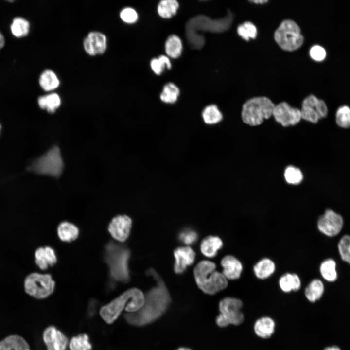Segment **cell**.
<instances>
[{
	"label": "cell",
	"mask_w": 350,
	"mask_h": 350,
	"mask_svg": "<svg viewBox=\"0 0 350 350\" xmlns=\"http://www.w3.org/2000/svg\"><path fill=\"white\" fill-rule=\"evenodd\" d=\"M148 274L156 281L157 286L144 295V303L139 310L123 314L125 321L133 326H143L154 322L163 315L171 302L168 290L158 275L152 269Z\"/></svg>",
	"instance_id": "6da1fadb"
},
{
	"label": "cell",
	"mask_w": 350,
	"mask_h": 350,
	"mask_svg": "<svg viewBox=\"0 0 350 350\" xmlns=\"http://www.w3.org/2000/svg\"><path fill=\"white\" fill-rule=\"evenodd\" d=\"M144 295L139 289L132 288L124 291L109 303L102 306L99 315L107 324H113L123 311L132 313L143 305Z\"/></svg>",
	"instance_id": "7a4b0ae2"
},
{
	"label": "cell",
	"mask_w": 350,
	"mask_h": 350,
	"mask_svg": "<svg viewBox=\"0 0 350 350\" xmlns=\"http://www.w3.org/2000/svg\"><path fill=\"white\" fill-rule=\"evenodd\" d=\"M194 276L198 287L208 295L215 294L228 285V280L216 270V264L210 261L200 262L194 269Z\"/></svg>",
	"instance_id": "3957f363"
},
{
	"label": "cell",
	"mask_w": 350,
	"mask_h": 350,
	"mask_svg": "<svg viewBox=\"0 0 350 350\" xmlns=\"http://www.w3.org/2000/svg\"><path fill=\"white\" fill-rule=\"evenodd\" d=\"M275 104L268 98L258 96L251 98L243 105L241 117L243 122L250 126L261 124L273 114Z\"/></svg>",
	"instance_id": "277c9868"
},
{
	"label": "cell",
	"mask_w": 350,
	"mask_h": 350,
	"mask_svg": "<svg viewBox=\"0 0 350 350\" xmlns=\"http://www.w3.org/2000/svg\"><path fill=\"white\" fill-rule=\"evenodd\" d=\"M233 19L230 12L224 18L212 19L208 16L201 15L191 18L185 26L186 36L188 42L190 41L197 31H209L213 33L222 32L230 27Z\"/></svg>",
	"instance_id": "5b68a950"
},
{
	"label": "cell",
	"mask_w": 350,
	"mask_h": 350,
	"mask_svg": "<svg viewBox=\"0 0 350 350\" xmlns=\"http://www.w3.org/2000/svg\"><path fill=\"white\" fill-rule=\"evenodd\" d=\"M274 37L279 47L286 51L299 49L304 39L299 26L291 19H285L281 22L275 31Z\"/></svg>",
	"instance_id": "8992f818"
},
{
	"label": "cell",
	"mask_w": 350,
	"mask_h": 350,
	"mask_svg": "<svg viewBox=\"0 0 350 350\" xmlns=\"http://www.w3.org/2000/svg\"><path fill=\"white\" fill-rule=\"evenodd\" d=\"M106 261L109 266L112 277L116 280L126 282L129 280L128 262L130 252L128 249L108 245Z\"/></svg>",
	"instance_id": "52a82bcc"
},
{
	"label": "cell",
	"mask_w": 350,
	"mask_h": 350,
	"mask_svg": "<svg viewBox=\"0 0 350 350\" xmlns=\"http://www.w3.org/2000/svg\"><path fill=\"white\" fill-rule=\"evenodd\" d=\"M55 282L49 274L35 272L25 279L24 287L29 296L38 299H45L54 292Z\"/></svg>",
	"instance_id": "ba28073f"
},
{
	"label": "cell",
	"mask_w": 350,
	"mask_h": 350,
	"mask_svg": "<svg viewBox=\"0 0 350 350\" xmlns=\"http://www.w3.org/2000/svg\"><path fill=\"white\" fill-rule=\"evenodd\" d=\"M63 167L59 148L53 146L32 163L31 169L37 174L57 177L61 175Z\"/></svg>",
	"instance_id": "9c48e42d"
},
{
	"label": "cell",
	"mask_w": 350,
	"mask_h": 350,
	"mask_svg": "<svg viewBox=\"0 0 350 350\" xmlns=\"http://www.w3.org/2000/svg\"><path fill=\"white\" fill-rule=\"evenodd\" d=\"M242 301L237 298L228 297L222 299L219 303V310L228 321L229 325L238 326L244 320V315L241 311Z\"/></svg>",
	"instance_id": "30bf717a"
},
{
	"label": "cell",
	"mask_w": 350,
	"mask_h": 350,
	"mask_svg": "<svg viewBox=\"0 0 350 350\" xmlns=\"http://www.w3.org/2000/svg\"><path fill=\"white\" fill-rule=\"evenodd\" d=\"M317 228L324 235L333 237L338 234L342 229L343 219L331 209L325 210L317 221Z\"/></svg>",
	"instance_id": "8fae6325"
},
{
	"label": "cell",
	"mask_w": 350,
	"mask_h": 350,
	"mask_svg": "<svg viewBox=\"0 0 350 350\" xmlns=\"http://www.w3.org/2000/svg\"><path fill=\"white\" fill-rule=\"evenodd\" d=\"M272 116L283 127L295 125L302 119L300 109L291 107L285 102L275 105Z\"/></svg>",
	"instance_id": "7c38bea8"
},
{
	"label": "cell",
	"mask_w": 350,
	"mask_h": 350,
	"mask_svg": "<svg viewBox=\"0 0 350 350\" xmlns=\"http://www.w3.org/2000/svg\"><path fill=\"white\" fill-rule=\"evenodd\" d=\"M132 223V220L129 216L119 215L112 219L109 224L108 230L114 239L123 242L129 235Z\"/></svg>",
	"instance_id": "4fadbf2b"
},
{
	"label": "cell",
	"mask_w": 350,
	"mask_h": 350,
	"mask_svg": "<svg viewBox=\"0 0 350 350\" xmlns=\"http://www.w3.org/2000/svg\"><path fill=\"white\" fill-rule=\"evenodd\" d=\"M42 338L47 350H66L69 344L67 336L52 325L44 330Z\"/></svg>",
	"instance_id": "5bb4252c"
},
{
	"label": "cell",
	"mask_w": 350,
	"mask_h": 350,
	"mask_svg": "<svg viewBox=\"0 0 350 350\" xmlns=\"http://www.w3.org/2000/svg\"><path fill=\"white\" fill-rule=\"evenodd\" d=\"M83 46L86 52L90 55L102 54L107 48L106 37L102 33L91 32L85 38Z\"/></svg>",
	"instance_id": "9a60e30c"
},
{
	"label": "cell",
	"mask_w": 350,
	"mask_h": 350,
	"mask_svg": "<svg viewBox=\"0 0 350 350\" xmlns=\"http://www.w3.org/2000/svg\"><path fill=\"white\" fill-rule=\"evenodd\" d=\"M174 255L175 258L174 270L177 274L184 272L187 267L192 264L195 260V252L188 246L176 248Z\"/></svg>",
	"instance_id": "2e32d148"
},
{
	"label": "cell",
	"mask_w": 350,
	"mask_h": 350,
	"mask_svg": "<svg viewBox=\"0 0 350 350\" xmlns=\"http://www.w3.org/2000/svg\"><path fill=\"white\" fill-rule=\"evenodd\" d=\"M223 267L222 273L230 280L239 279L243 271V265L241 262L235 257L228 255L225 256L221 261Z\"/></svg>",
	"instance_id": "e0dca14e"
},
{
	"label": "cell",
	"mask_w": 350,
	"mask_h": 350,
	"mask_svg": "<svg viewBox=\"0 0 350 350\" xmlns=\"http://www.w3.org/2000/svg\"><path fill=\"white\" fill-rule=\"evenodd\" d=\"M35 263L42 270L54 265L57 261L54 250L50 246L38 248L35 253Z\"/></svg>",
	"instance_id": "ac0fdd59"
},
{
	"label": "cell",
	"mask_w": 350,
	"mask_h": 350,
	"mask_svg": "<svg viewBox=\"0 0 350 350\" xmlns=\"http://www.w3.org/2000/svg\"><path fill=\"white\" fill-rule=\"evenodd\" d=\"M276 323L274 320L267 316L257 319L253 326L255 334L262 339L270 338L274 333Z\"/></svg>",
	"instance_id": "d6986e66"
},
{
	"label": "cell",
	"mask_w": 350,
	"mask_h": 350,
	"mask_svg": "<svg viewBox=\"0 0 350 350\" xmlns=\"http://www.w3.org/2000/svg\"><path fill=\"white\" fill-rule=\"evenodd\" d=\"M0 350H31L30 345L22 336L13 334L0 341Z\"/></svg>",
	"instance_id": "ffe728a7"
},
{
	"label": "cell",
	"mask_w": 350,
	"mask_h": 350,
	"mask_svg": "<svg viewBox=\"0 0 350 350\" xmlns=\"http://www.w3.org/2000/svg\"><path fill=\"white\" fill-rule=\"evenodd\" d=\"M223 242L218 236H209L204 238L200 245L202 253L206 257H215L223 246Z\"/></svg>",
	"instance_id": "44dd1931"
},
{
	"label": "cell",
	"mask_w": 350,
	"mask_h": 350,
	"mask_svg": "<svg viewBox=\"0 0 350 350\" xmlns=\"http://www.w3.org/2000/svg\"><path fill=\"white\" fill-rule=\"evenodd\" d=\"M275 269V263L268 258L260 260L253 266L255 276L261 280L269 278L274 273Z\"/></svg>",
	"instance_id": "7402d4cb"
},
{
	"label": "cell",
	"mask_w": 350,
	"mask_h": 350,
	"mask_svg": "<svg viewBox=\"0 0 350 350\" xmlns=\"http://www.w3.org/2000/svg\"><path fill=\"white\" fill-rule=\"evenodd\" d=\"M279 284L280 289L285 293L298 291L301 287V282L299 277L295 273H286L279 279Z\"/></svg>",
	"instance_id": "603a6c76"
},
{
	"label": "cell",
	"mask_w": 350,
	"mask_h": 350,
	"mask_svg": "<svg viewBox=\"0 0 350 350\" xmlns=\"http://www.w3.org/2000/svg\"><path fill=\"white\" fill-rule=\"evenodd\" d=\"M57 234L63 242H70L75 240L79 235V229L76 226L68 221H63L57 228Z\"/></svg>",
	"instance_id": "cb8c5ba5"
},
{
	"label": "cell",
	"mask_w": 350,
	"mask_h": 350,
	"mask_svg": "<svg viewBox=\"0 0 350 350\" xmlns=\"http://www.w3.org/2000/svg\"><path fill=\"white\" fill-rule=\"evenodd\" d=\"M201 118L204 124L214 125L220 122L223 120V114L216 105L211 104L206 106L201 112Z\"/></svg>",
	"instance_id": "d4e9b609"
},
{
	"label": "cell",
	"mask_w": 350,
	"mask_h": 350,
	"mask_svg": "<svg viewBox=\"0 0 350 350\" xmlns=\"http://www.w3.org/2000/svg\"><path fill=\"white\" fill-rule=\"evenodd\" d=\"M324 292L323 282L319 279H315L305 288L304 295L309 302L314 303L321 298Z\"/></svg>",
	"instance_id": "484cf974"
},
{
	"label": "cell",
	"mask_w": 350,
	"mask_h": 350,
	"mask_svg": "<svg viewBox=\"0 0 350 350\" xmlns=\"http://www.w3.org/2000/svg\"><path fill=\"white\" fill-rule=\"evenodd\" d=\"M39 83L43 89L46 91L57 88L60 81L56 74L51 70H46L40 75Z\"/></svg>",
	"instance_id": "4316f807"
},
{
	"label": "cell",
	"mask_w": 350,
	"mask_h": 350,
	"mask_svg": "<svg viewBox=\"0 0 350 350\" xmlns=\"http://www.w3.org/2000/svg\"><path fill=\"white\" fill-rule=\"evenodd\" d=\"M38 103L42 109H45L49 112L53 113L61 105L59 96L55 93H50L38 98Z\"/></svg>",
	"instance_id": "83f0119b"
},
{
	"label": "cell",
	"mask_w": 350,
	"mask_h": 350,
	"mask_svg": "<svg viewBox=\"0 0 350 350\" xmlns=\"http://www.w3.org/2000/svg\"><path fill=\"white\" fill-rule=\"evenodd\" d=\"M165 50L169 57L172 58L178 57L182 51V44L180 38L175 35L169 36L165 42Z\"/></svg>",
	"instance_id": "f1b7e54d"
},
{
	"label": "cell",
	"mask_w": 350,
	"mask_h": 350,
	"mask_svg": "<svg viewBox=\"0 0 350 350\" xmlns=\"http://www.w3.org/2000/svg\"><path fill=\"white\" fill-rule=\"evenodd\" d=\"M336 263L332 259H327L321 263L319 267L322 277L329 282H333L337 279Z\"/></svg>",
	"instance_id": "f546056e"
},
{
	"label": "cell",
	"mask_w": 350,
	"mask_h": 350,
	"mask_svg": "<svg viewBox=\"0 0 350 350\" xmlns=\"http://www.w3.org/2000/svg\"><path fill=\"white\" fill-rule=\"evenodd\" d=\"M179 7L178 2L175 0H163L158 6V13L162 18H169L175 15Z\"/></svg>",
	"instance_id": "4dcf8cb0"
},
{
	"label": "cell",
	"mask_w": 350,
	"mask_h": 350,
	"mask_svg": "<svg viewBox=\"0 0 350 350\" xmlns=\"http://www.w3.org/2000/svg\"><path fill=\"white\" fill-rule=\"evenodd\" d=\"M179 93L178 88L175 84L169 83L164 86L160 99L165 104H173L177 101Z\"/></svg>",
	"instance_id": "1f68e13d"
},
{
	"label": "cell",
	"mask_w": 350,
	"mask_h": 350,
	"mask_svg": "<svg viewBox=\"0 0 350 350\" xmlns=\"http://www.w3.org/2000/svg\"><path fill=\"white\" fill-rule=\"evenodd\" d=\"M70 350H91L92 345L86 333H80L71 337L69 342Z\"/></svg>",
	"instance_id": "d6a6232c"
},
{
	"label": "cell",
	"mask_w": 350,
	"mask_h": 350,
	"mask_svg": "<svg viewBox=\"0 0 350 350\" xmlns=\"http://www.w3.org/2000/svg\"><path fill=\"white\" fill-rule=\"evenodd\" d=\"M13 35L17 37L26 36L30 29L29 22L21 17L15 18L10 26Z\"/></svg>",
	"instance_id": "836d02e7"
},
{
	"label": "cell",
	"mask_w": 350,
	"mask_h": 350,
	"mask_svg": "<svg viewBox=\"0 0 350 350\" xmlns=\"http://www.w3.org/2000/svg\"><path fill=\"white\" fill-rule=\"evenodd\" d=\"M335 120L339 127L344 129L350 128V106L346 105L339 106L335 112Z\"/></svg>",
	"instance_id": "e575fe53"
},
{
	"label": "cell",
	"mask_w": 350,
	"mask_h": 350,
	"mask_svg": "<svg viewBox=\"0 0 350 350\" xmlns=\"http://www.w3.org/2000/svg\"><path fill=\"white\" fill-rule=\"evenodd\" d=\"M237 33L243 39L248 41L250 39L256 38L257 35V29L253 23L250 21H245L238 26Z\"/></svg>",
	"instance_id": "d590c367"
},
{
	"label": "cell",
	"mask_w": 350,
	"mask_h": 350,
	"mask_svg": "<svg viewBox=\"0 0 350 350\" xmlns=\"http://www.w3.org/2000/svg\"><path fill=\"white\" fill-rule=\"evenodd\" d=\"M284 176L286 182L293 185L299 184L303 178L301 170L293 166H288L285 169Z\"/></svg>",
	"instance_id": "8d00e7d4"
},
{
	"label": "cell",
	"mask_w": 350,
	"mask_h": 350,
	"mask_svg": "<svg viewBox=\"0 0 350 350\" xmlns=\"http://www.w3.org/2000/svg\"><path fill=\"white\" fill-rule=\"evenodd\" d=\"M150 66L153 72L160 75L165 68L168 69L171 68V64L169 58L164 55L159 56L158 58H153L150 62Z\"/></svg>",
	"instance_id": "74e56055"
},
{
	"label": "cell",
	"mask_w": 350,
	"mask_h": 350,
	"mask_svg": "<svg viewBox=\"0 0 350 350\" xmlns=\"http://www.w3.org/2000/svg\"><path fill=\"white\" fill-rule=\"evenodd\" d=\"M338 248L341 259L350 264V236L345 235L340 239Z\"/></svg>",
	"instance_id": "f35d334b"
},
{
	"label": "cell",
	"mask_w": 350,
	"mask_h": 350,
	"mask_svg": "<svg viewBox=\"0 0 350 350\" xmlns=\"http://www.w3.org/2000/svg\"><path fill=\"white\" fill-rule=\"evenodd\" d=\"M309 55L314 61L321 62L326 59L327 52L324 47L318 44H315L310 48Z\"/></svg>",
	"instance_id": "ab89813d"
},
{
	"label": "cell",
	"mask_w": 350,
	"mask_h": 350,
	"mask_svg": "<svg viewBox=\"0 0 350 350\" xmlns=\"http://www.w3.org/2000/svg\"><path fill=\"white\" fill-rule=\"evenodd\" d=\"M315 107L301 106L300 109L301 119L313 123H316L320 119Z\"/></svg>",
	"instance_id": "60d3db41"
},
{
	"label": "cell",
	"mask_w": 350,
	"mask_h": 350,
	"mask_svg": "<svg viewBox=\"0 0 350 350\" xmlns=\"http://www.w3.org/2000/svg\"><path fill=\"white\" fill-rule=\"evenodd\" d=\"M198 238L197 233L191 229L183 230L179 235V240L183 243L190 245L194 243Z\"/></svg>",
	"instance_id": "b9f144b4"
},
{
	"label": "cell",
	"mask_w": 350,
	"mask_h": 350,
	"mask_svg": "<svg viewBox=\"0 0 350 350\" xmlns=\"http://www.w3.org/2000/svg\"><path fill=\"white\" fill-rule=\"evenodd\" d=\"M120 16L121 19L127 23H133L138 19L137 12L130 7H127L122 9L120 13Z\"/></svg>",
	"instance_id": "7bdbcfd3"
},
{
	"label": "cell",
	"mask_w": 350,
	"mask_h": 350,
	"mask_svg": "<svg viewBox=\"0 0 350 350\" xmlns=\"http://www.w3.org/2000/svg\"><path fill=\"white\" fill-rule=\"evenodd\" d=\"M315 110L320 119L325 118L328 114V108L325 102L319 99L315 107Z\"/></svg>",
	"instance_id": "ee69618b"
},
{
	"label": "cell",
	"mask_w": 350,
	"mask_h": 350,
	"mask_svg": "<svg viewBox=\"0 0 350 350\" xmlns=\"http://www.w3.org/2000/svg\"><path fill=\"white\" fill-rule=\"evenodd\" d=\"M216 323L220 327H226L229 325L228 320L221 314H219L216 318Z\"/></svg>",
	"instance_id": "f6af8a7d"
},
{
	"label": "cell",
	"mask_w": 350,
	"mask_h": 350,
	"mask_svg": "<svg viewBox=\"0 0 350 350\" xmlns=\"http://www.w3.org/2000/svg\"><path fill=\"white\" fill-rule=\"evenodd\" d=\"M5 44V39L4 37L2 34V33L0 31V49L2 48Z\"/></svg>",
	"instance_id": "bcb514c9"
},
{
	"label": "cell",
	"mask_w": 350,
	"mask_h": 350,
	"mask_svg": "<svg viewBox=\"0 0 350 350\" xmlns=\"http://www.w3.org/2000/svg\"><path fill=\"white\" fill-rule=\"evenodd\" d=\"M323 350H341V349L336 346H332L330 347H327L325 348Z\"/></svg>",
	"instance_id": "7dc6e473"
},
{
	"label": "cell",
	"mask_w": 350,
	"mask_h": 350,
	"mask_svg": "<svg viewBox=\"0 0 350 350\" xmlns=\"http://www.w3.org/2000/svg\"><path fill=\"white\" fill-rule=\"evenodd\" d=\"M250 2L254 3L255 4H264L268 2V0H251Z\"/></svg>",
	"instance_id": "c3c4849f"
},
{
	"label": "cell",
	"mask_w": 350,
	"mask_h": 350,
	"mask_svg": "<svg viewBox=\"0 0 350 350\" xmlns=\"http://www.w3.org/2000/svg\"><path fill=\"white\" fill-rule=\"evenodd\" d=\"M176 350H192L191 349L186 347H180Z\"/></svg>",
	"instance_id": "681fc988"
},
{
	"label": "cell",
	"mask_w": 350,
	"mask_h": 350,
	"mask_svg": "<svg viewBox=\"0 0 350 350\" xmlns=\"http://www.w3.org/2000/svg\"><path fill=\"white\" fill-rule=\"evenodd\" d=\"M1 129V124H0V133Z\"/></svg>",
	"instance_id": "f907efd6"
}]
</instances>
